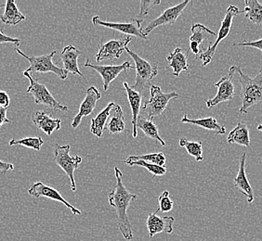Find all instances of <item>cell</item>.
<instances>
[{"instance_id": "20", "label": "cell", "mask_w": 262, "mask_h": 241, "mask_svg": "<svg viewBox=\"0 0 262 241\" xmlns=\"http://www.w3.org/2000/svg\"><path fill=\"white\" fill-rule=\"evenodd\" d=\"M123 86L125 88L127 95V100L129 101L130 105L131 112H132V120H131V125L133 127L132 130V136L135 138L138 136V129H137V120L139 118L140 111L141 108V101H142V94L138 92V91L133 90L128 84L125 82L123 84Z\"/></svg>"}, {"instance_id": "41", "label": "cell", "mask_w": 262, "mask_h": 241, "mask_svg": "<svg viewBox=\"0 0 262 241\" xmlns=\"http://www.w3.org/2000/svg\"><path fill=\"white\" fill-rule=\"evenodd\" d=\"M257 129L258 131H260V132H262V125H259V126H257Z\"/></svg>"}, {"instance_id": "13", "label": "cell", "mask_w": 262, "mask_h": 241, "mask_svg": "<svg viewBox=\"0 0 262 241\" xmlns=\"http://www.w3.org/2000/svg\"><path fill=\"white\" fill-rule=\"evenodd\" d=\"M92 22L94 26H104L113 30L118 31L122 34L136 36L144 40H147L148 38L141 30V25L138 23L135 19L129 20L127 22H110V21H103L101 20L99 16H95L92 18Z\"/></svg>"}, {"instance_id": "39", "label": "cell", "mask_w": 262, "mask_h": 241, "mask_svg": "<svg viewBox=\"0 0 262 241\" xmlns=\"http://www.w3.org/2000/svg\"><path fill=\"white\" fill-rule=\"evenodd\" d=\"M13 170H14V166L12 163L0 161V174L5 175L8 172L13 171Z\"/></svg>"}, {"instance_id": "28", "label": "cell", "mask_w": 262, "mask_h": 241, "mask_svg": "<svg viewBox=\"0 0 262 241\" xmlns=\"http://www.w3.org/2000/svg\"><path fill=\"white\" fill-rule=\"evenodd\" d=\"M111 119L107 124V130L111 134H119L126 128L125 117L122 111V108L119 105H115L111 111Z\"/></svg>"}, {"instance_id": "5", "label": "cell", "mask_w": 262, "mask_h": 241, "mask_svg": "<svg viewBox=\"0 0 262 241\" xmlns=\"http://www.w3.org/2000/svg\"><path fill=\"white\" fill-rule=\"evenodd\" d=\"M126 51L132 58V60H134V69L136 70L135 84L130 87L133 90L138 91L142 94L145 86L158 75V68L157 64H152L148 60L142 59L140 56L137 55L135 52L130 51L127 46Z\"/></svg>"}, {"instance_id": "30", "label": "cell", "mask_w": 262, "mask_h": 241, "mask_svg": "<svg viewBox=\"0 0 262 241\" xmlns=\"http://www.w3.org/2000/svg\"><path fill=\"white\" fill-rule=\"evenodd\" d=\"M135 161H144L149 162V163L156 164V165L165 167L166 160L164 153L159 152V153H150V154H146V155L129 156L126 160L124 161V163Z\"/></svg>"}, {"instance_id": "32", "label": "cell", "mask_w": 262, "mask_h": 241, "mask_svg": "<svg viewBox=\"0 0 262 241\" xmlns=\"http://www.w3.org/2000/svg\"><path fill=\"white\" fill-rule=\"evenodd\" d=\"M10 146H15V145H20V146L26 147L32 150H35L36 151H39L41 150V147L44 144V140L41 137H26L21 139H11L10 141Z\"/></svg>"}, {"instance_id": "36", "label": "cell", "mask_w": 262, "mask_h": 241, "mask_svg": "<svg viewBox=\"0 0 262 241\" xmlns=\"http://www.w3.org/2000/svg\"><path fill=\"white\" fill-rule=\"evenodd\" d=\"M7 43H10V44H13V45L18 46L20 43V40L18 38H15V37H11L9 35H6L4 32L0 31V44H7Z\"/></svg>"}, {"instance_id": "3", "label": "cell", "mask_w": 262, "mask_h": 241, "mask_svg": "<svg viewBox=\"0 0 262 241\" xmlns=\"http://www.w3.org/2000/svg\"><path fill=\"white\" fill-rule=\"evenodd\" d=\"M15 51L23 56L24 58H26V60L29 61L30 67L25 70L28 74H35V73H41V74H45V73H53L54 75L58 76L61 80H66L68 73L66 70L61 69L60 67L55 65L52 61L53 57L56 54L57 51H53L50 54L42 56H27L20 51V49L16 47Z\"/></svg>"}, {"instance_id": "38", "label": "cell", "mask_w": 262, "mask_h": 241, "mask_svg": "<svg viewBox=\"0 0 262 241\" xmlns=\"http://www.w3.org/2000/svg\"><path fill=\"white\" fill-rule=\"evenodd\" d=\"M10 99L9 94L5 91H0V107L8 109L10 107Z\"/></svg>"}, {"instance_id": "25", "label": "cell", "mask_w": 262, "mask_h": 241, "mask_svg": "<svg viewBox=\"0 0 262 241\" xmlns=\"http://www.w3.org/2000/svg\"><path fill=\"white\" fill-rule=\"evenodd\" d=\"M138 128L141 129L145 136L150 137L154 141H157L161 146H166V142L159 135L158 127L151 122V120H149L148 118L146 119L143 116H139L137 120V129Z\"/></svg>"}, {"instance_id": "33", "label": "cell", "mask_w": 262, "mask_h": 241, "mask_svg": "<svg viewBox=\"0 0 262 241\" xmlns=\"http://www.w3.org/2000/svg\"><path fill=\"white\" fill-rule=\"evenodd\" d=\"M126 164L130 166H141V167H143V168H146L147 170L150 172L151 174H152V176H155V177L164 176V175H166V171H167L166 167L156 165V164L149 163V162H146V161H129Z\"/></svg>"}, {"instance_id": "40", "label": "cell", "mask_w": 262, "mask_h": 241, "mask_svg": "<svg viewBox=\"0 0 262 241\" xmlns=\"http://www.w3.org/2000/svg\"><path fill=\"white\" fill-rule=\"evenodd\" d=\"M7 110L8 109L0 107V127L3 126L4 124L10 123V120L7 118Z\"/></svg>"}, {"instance_id": "12", "label": "cell", "mask_w": 262, "mask_h": 241, "mask_svg": "<svg viewBox=\"0 0 262 241\" xmlns=\"http://www.w3.org/2000/svg\"><path fill=\"white\" fill-rule=\"evenodd\" d=\"M28 193L31 196L35 197V198H47V199H51L52 201H59L62 204H64L71 212L74 215H81V211L76 209L73 205H71L68 201H66L63 197L61 196V193L58 190L54 189L53 187L46 186L45 184H43L42 182H36L35 184H33L28 189Z\"/></svg>"}, {"instance_id": "2", "label": "cell", "mask_w": 262, "mask_h": 241, "mask_svg": "<svg viewBox=\"0 0 262 241\" xmlns=\"http://www.w3.org/2000/svg\"><path fill=\"white\" fill-rule=\"evenodd\" d=\"M235 73L242 86V106L239 112L248 113V110L252 106L262 102V70L253 78L244 74L239 66H235Z\"/></svg>"}, {"instance_id": "4", "label": "cell", "mask_w": 262, "mask_h": 241, "mask_svg": "<svg viewBox=\"0 0 262 241\" xmlns=\"http://www.w3.org/2000/svg\"><path fill=\"white\" fill-rule=\"evenodd\" d=\"M240 13H241V11L235 6L231 5L228 8L225 16H224V19L222 20V26H221V28L219 31V34L217 35L216 41L213 44L211 42H209L208 47L207 50H204L199 56L200 60L203 61L204 67L208 65L211 62L213 57L215 55L217 45L222 40H224L231 33L233 18L238 14H240Z\"/></svg>"}, {"instance_id": "15", "label": "cell", "mask_w": 262, "mask_h": 241, "mask_svg": "<svg viewBox=\"0 0 262 241\" xmlns=\"http://www.w3.org/2000/svg\"><path fill=\"white\" fill-rule=\"evenodd\" d=\"M157 211H152L149 213L147 217L146 226L149 236L152 238L157 234L159 233H166V234H171L173 232V225L175 222V218L173 216H161L157 215Z\"/></svg>"}, {"instance_id": "42", "label": "cell", "mask_w": 262, "mask_h": 241, "mask_svg": "<svg viewBox=\"0 0 262 241\" xmlns=\"http://www.w3.org/2000/svg\"><path fill=\"white\" fill-rule=\"evenodd\" d=\"M1 8H2V6H0V9H1Z\"/></svg>"}, {"instance_id": "11", "label": "cell", "mask_w": 262, "mask_h": 241, "mask_svg": "<svg viewBox=\"0 0 262 241\" xmlns=\"http://www.w3.org/2000/svg\"><path fill=\"white\" fill-rule=\"evenodd\" d=\"M84 67L91 68L100 74V76H101L102 81H103V89L105 91L108 90L112 82L115 80L116 77L121 74L122 71H126V70H129V69H134V67L131 65L129 61H126V62L122 63L121 65H96V64L91 63L89 59H86Z\"/></svg>"}, {"instance_id": "24", "label": "cell", "mask_w": 262, "mask_h": 241, "mask_svg": "<svg viewBox=\"0 0 262 241\" xmlns=\"http://www.w3.org/2000/svg\"><path fill=\"white\" fill-rule=\"evenodd\" d=\"M0 20L6 26H17L26 20V15L18 9L15 1L8 0L6 2L4 13L0 16Z\"/></svg>"}, {"instance_id": "1", "label": "cell", "mask_w": 262, "mask_h": 241, "mask_svg": "<svg viewBox=\"0 0 262 241\" xmlns=\"http://www.w3.org/2000/svg\"><path fill=\"white\" fill-rule=\"evenodd\" d=\"M116 185L115 188L109 193L108 201L112 207L116 209L117 215L118 229L122 236L127 241L133 239V233L130 221L127 216V209L130 205L131 201L138 200V195L133 194L126 189L123 183V175L118 167H115Z\"/></svg>"}, {"instance_id": "14", "label": "cell", "mask_w": 262, "mask_h": 241, "mask_svg": "<svg viewBox=\"0 0 262 241\" xmlns=\"http://www.w3.org/2000/svg\"><path fill=\"white\" fill-rule=\"evenodd\" d=\"M130 41L131 37H126L121 40L109 41L100 45L99 52L95 57L97 62H101L106 59L111 60V62H114L116 59H119L121 57Z\"/></svg>"}, {"instance_id": "29", "label": "cell", "mask_w": 262, "mask_h": 241, "mask_svg": "<svg viewBox=\"0 0 262 241\" xmlns=\"http://www.w3.org/2000/svg\"><path fill=\"white\" fill-rule=\"evenodd\" d=\"M246 8L241 11L245 13L246 18L253 22L256 26L262 25V4L257 0H246L245 1Z\"/></svg>"}, {"instance_id": "18", "label": "cell", "mask_w": 262, "mask_h": 241, "mask_svg": "<svg viewBox=\"0 0 262 241\" xmlns=\"http://www.w3.org/2000/svg\"><path fill=\"white\" fill-rule=\"evenodd\" d=\"M32 122L36 128L43 131L48 136H51L54 131L61 129V119H55L44 111H35L32 114Z\"/></svg>"}, {"instance_id": "7", "label": "cell", "mask_w": 262, "mask_h": 241, "mask_svg": "<svg viewBox=\"0 0 262 241\" xmlns=\"http://www.w3.org/2000/svg\"><path fill=\"white\" fill-rule=\"evenodd\" d=\"M178 93H164L159 86H151L150 89V100L145 101L142 106V110L148 115V119L161 116L167 108L169 101L174 99H178Z\"/></svg>"}, {"instance_id": "16", "label": "cell", "mask_w": 262, "mask_h": 241, "mask_svg": "<svg viewBox=\"0 0 262 241\" xmlns=\"http://www.w3.org/2000/svg\"><path fill=\"white\" fill-rule=\"evenodd\" d=\"M101 98V92L98 90L95 86H91L86 90V98H85L84 101L81 103L79 111L71 123V126L73 128H75V129L77 128L80 125L82 119L92 113V111H94V109L96 108L97 102Z\"/></svg>"}, {"instance_id": "9", "label": "cell", "mask_w": 262, "mask_h": 241, "mask_svg": "<svg viewBox=\"0 0 262 241\" xmlns=\"http://www.w3.org/2000/svg\"><path fill=\"white\" fill-rule=\"evenodd\" d=\"M235 74V66H232L227 76L222 77L221 80L215 84L217 87V95L211 100H207L206 104L208 109L221 104L222 102L232 101L235 95V87L233 84V76Z\"/></svg>"}, {"instance_id": "19", "label": "cell", "mask_w": 262, "mask_h": 241, "mask_svg": "<svg viewBox=\"0 0 262 241\" xmlns=\"http://www.w3.org/2000/svg\"><path fill=\"white\" fill-rule=\"evenodd\" d=\"M81 55L80 51L73 45H66L61 53V59L63 64V70L67 73H72L73 75L82 76L85 78L84 75H82L79 67L77 64V59Z\"/></svg>"}, {"instance_id": "21", "label": "cell", "mask_w": 262, "mask_h": 241, "mask_svg": "<svg viewBox=\"0 0 262 241\" xmlns=\"http://www.w3.org/2000/svg\"><path fill=\"white\" fill-rule=\"evenodd\" d=\"M192 35L190 36V50L196 58L200 56V45L209 35L217 36L216 33L201 23H194L192 26Z\"/></svg>"}, {"instance_id": "34", "label": "cell", "mask_w": 262, "mask_h": 241, "mask_svg": "<svg viewBox=\"0 0 262 241\" xmlns=\"http://www.w3.org/2000/svg\"><path fill=\"white\" fill-rule=\"evenodd\" d=\"M161 3L160 0H152V1H146V0H141V10L139 15L135 18L137 22L140 23L141 26V22H143L144 18L148 15L149 11L151 10V6L159 5Z\"/></svg>"}, {"instance_id": "10", "label": "cell", "mask_w": 262, "mask_h": 241, "mask_svg": "<svg viewBox=\"0 0 262 241\" xmlns=\"http://www.w3.org/2000/svg\"><path fill=\"white\" fill-rule=\"evenodd\" d=\"M192 1L190 0H185L182 1L180 4L176 6H173L171 8L166 9L161 15L157 17L156 20H151V22L142 30L144 35H148L151 31L155 30L157 27L163 26H173L178 18L182 15L183 10H185L187 5L191 3Z\"/></svg>"}, {"instance_id": "35", "label": "cell", "mask_w": 262, "mask_h": 241, "mask_svg": "<svg viewBox=\"0 0 262 241\" xmlns=\"http://www.w3.org/2000/svg\"><path fill=\"white\" fill-rule=\"evenodd\" d=\"M158 205H159L158 211H161V212H168L173 210L174 202L170 199V195H169L168 191H164L159 196Z\"/></svg>"}, {"instance_id": "26", "label": "cell", "mask_w": 262, "mask_h": 241, "mask_svg": "<svg viewBox=\"0 0 262 241\" xmlns=\"http://www.w3.org/2000/svg\"><path fill=\"white\" fill-rule=\"evenodd\" d=\"M227 141L229 144H238L241 146L250 147L249 129L245 124L239 123L233 130L228 135Z\"/></svg>"}, {"instance_id": "23", "label": "cell", "mask_w": 262, "mask_h": 241, "mask_svg": "<svg viewBox=\"0 0 262 241\" xmlns=\"http://www.w3.org/2000/svg\"><path fill=\"white\" fill-rule=\"evenodd\" d=\"M182 124H191L194 126H199L204 129L208 131H213L217 135H224L226 133L225 126H222L217 123V120L213 117L208 118H201V119H189L185 113L182 117Z\"/></svg>"}, {"instance_id": "37", "label": "cell", "mask_w": 262, "mask_h": 241, "mask_svg": "<svg viewBox=\"0 0 262 241\" xmlns=\"http://www.w3.org/2000/svg\"><path fill=\"white\" fill-rule=\"evenodd\" d=\"M233 45H238V46H249V47H256L257 50L262 52V38L256 41H249V42H242L238 44H233Z\"/></svg>"}, {"instance_id": "31", "label": "cell", "mask_w": 262, "mask_h": 241, "mask_svg": "<svg viewBox=\"0 0 262 241\" xmlns=\"http://www.w3.org/2000/svg\"><path fill=\"white\" fill-rule=\"evenodd\" d=\"M180 146L185 148L188 153L192 156L197 161H202L203 158V148L200 141H188L186 138L182 137L179 142Z\"/></svg>"}, {"instance_id": "6", "label": "cell", "mask_w": 262, "mask_h": 241, "mask_svg": "<svg viewBox=\"0 0 262 241\" xmlns=\"http://www.w3.org/2000/svg\"><path fill=\"white\" fill-rule=\"evenodd\" d=\"M24 76H26L30 82V86L27 88L26 92L33 95L35 104L47 106L55 111H62V112L68 111L69 110L68 107L63 106L60 102L56 101L54 97L51 95V92L46 87L45 85L39 83L37 79H34L30 74L26 71H24Z\"/></svg>"}, {"instance_id": "17", "label": "cell", "mask_w": 262, "mask_h": 241, "mask_svg": "<svg viewBox=\"0 0 262 241\" xmlns=\"http://www.w3.org/2000/svg\"><path fill=\"white\" fill-rule=\"evenodd\" d=\"M246 161H247V152H244L240 158L239 170L233 180V183L237 189L240 191L243 195L247 197V201L249 203H252L255 197H254L252 186L247 179V173H246Z\"/></svg>"}, {"instance_id": "8", "label": "cell", "mask_w": 262, "mask_h": 241, "mask_svg": "<svg viewBox=\"0 0 262 241\" xmlns=\"http://www.w3.org/2000/svg\"><path fill=\"white\" fill-rule=\"evenodd\" d=\"M71 146H60L57 145L54 150V160L57 165L60 166L64 171L71 183V189L76 190V181H75V171L79 167L82 162L80 156H72L70 154Z\"/></svg>"}, {"instance_id": "22", "label": "cell", "mask_w": 262, "mask_h": 241, "mask_svg": "<svg viewBox=\"0 0 262 241\" xmlns=\"http://www.w3.org/2000/svg\"><path fill=\"white\" fill-rule=\"evenodd\" d=\"M187 60V53L181 47H176L175 51L168 54L167 61L169 67L173 70V76L178 77L183 70L188 71L190 65L188 64Z\"/></svg>"}, {"instance_id": "27", "label": "cell", "mask_w": 262, "mask_h": 241, "mask_svg": "<svg viewBox=\"0 0 262 241\" xmlns=\"http://www.w3.org/2000/svg\"><path fill=\"white\" fill-rule=\"evenodd\" d=\"M115 105L116 103L110 102L95 118L91 120V132L93 135L98 137L102 136L103 130L105 128L106 122L111 114L112 110Z\"/></svg>"}]
</instances>
